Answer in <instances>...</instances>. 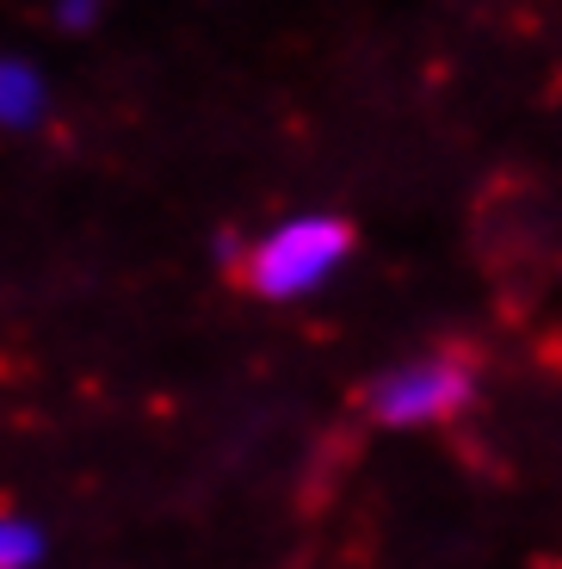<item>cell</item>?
<instances>
[{
  "instance_id": "cell-1",
  "label": "cell",
  "mask_w": 562,
  "mask_h": 569,
  "mask_svg": "<svg viewBox=\"0 0 562 569\" xmlns=\"http://www.w3.org/2000/svg\"><path fill=\"white\" fill-rule=\"evenodd\" d=\"M352 254V229L340 217H291V223L267 229L253 254L241 260V279H248L253 298L267 303H291V298H310L322 279H334L340 260Z\"/></svg>"
},
{
  "instance_id": "cell-2",
  "label": "cell",
  "mask_w": 562,
  "mask_h": 569,
  "mask_svg": "<svg viewBox=\"0 0 562 569\" xmlns=\"http://www.w3.org/2000/svg\"><path fill=\"white\" fill-rule=\"evenodd\" d=\"M476 397V371L458 353H426L408 366L383 371L371 385V415L383 427H439L451 415H464V402Z\"/></svg>"
},
{
  "instance_id": "cell-3",
  "label": "cell",
  "mask_w": 562,
  "mask_h": 569,
  "mask_svg": "<svg viewBox=\"0 0 562 569\" xmlns=\"http://www.w3.org/2000/svg\"><path fill=\"white\" fill-rule=\"evenodd\" d=\"M50 112V81L38 74V62L0 57V130H38Z\"/></svg>"
},
{
  "instance_id": "cell-4",
  "label": "cell",
  "mask_w": 562,
  "mask_h": 569,
  "mask_svg": "<svg viewBox=\"0 0 562 569\" xmlns=\"http://www.w3.org/2000/svg\"><path fill=\"white\" fill-rule=\"evenodd\" d=\"M43 563V527L26 513H0V569H38Z\"/></svg>"
},
{
  "instance_id": "cell-5",
  "label": "cell",
  "mask_w": 562,
  "mask_h": 569,
  "mask_svg": "<svg viewBox=\"0 0 562 569\" xmlns=\"http://www.w3.org/2000/svg\"><path fill=\"white\" fill-rule=\"evenodd\" d=\"M99 7H106V0H57V26L87 31V26H99Z\"/></svg>"
}]
</instances>
